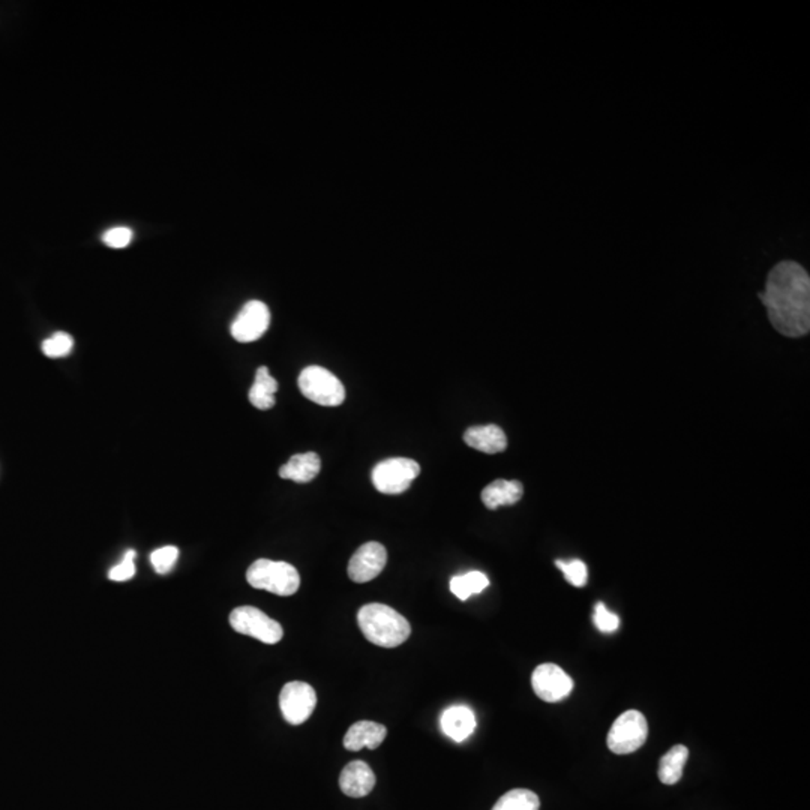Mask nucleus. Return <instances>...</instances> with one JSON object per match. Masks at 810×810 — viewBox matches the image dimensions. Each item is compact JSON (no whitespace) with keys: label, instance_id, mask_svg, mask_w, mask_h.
I'll use <instances>...</instances> for the list:
<instances>
[{"label":"nucleus","instance_id":"1","mask_svg":"<svg viewBox=\"0 0 810 810\" xmlns=\"http://www.w3.org/2000/svg\"><path fill=\"white\" fill-rule=\"evenodd\" d=\"M769 320L779 334L801 338L810 330V278L807 270L792 260H783L770 270L764 292L760 293Z\"/></svg>","mask_w":810,"mask_h":810},{"label":"nucleus","instance_id":"2","mask_svg":"<svg viewBox=\"0 0 810 810\" xmlns=\"http://www.w3.org/2000/svg\"><path fill=\"white\" fill-rule=\"evenodd\" d=\"M357 623L368 641L383 649L401 646L412 633L407 618L383 604L362 606L357 613Z\"/></svg>","mask_w":810,"mask_h":810},{"label":"nucleus","instance_id":"3","mask_svg":"<svg viewBox=\"0 0 810 810\" xmlns=\"http://www.w3.org/2000/svg\"><path fill=\"white\" fill-rule=\"evenodd\" d=\"M247 581L257 590H266L276 596H293L300 587L298 569L285 562L260 559L249 566Z\"/></svg>","mask_w":810,"mask_h":810},{"label":"nucleus","instance_id":"4","mask_svg":"<svg viewBox=\"0 0 810 810\" xmlns=\"http://www.w3.org/2000/svg\"><path fill=\"white\" fill-rule=\"evenodd\" d=\"M299 389L305 398L323 407H338L345 399V388L326 368L308 367L299 376Z\"/></svg>","mask_w":810,"mask_h":810},{"label":"nucleus","instance_id":"5","mask_svg":"<svg viewBox=\"0 0 810 810\" xmlns=\"http://www.w3.org/2000/svg\"><path fill=\"white\" fill-rule=\"evenodd\" d=\"M649 737V725L644 714L637 710H629L614 722L609 729V751L615 755H627L637 752Z\"/></svg>","mask_w":810,"mask_h":810},{"label":"nucleus","instance_id":"6","mask_svg":"<svg viewBox=\"0 0 810 810\" xmlns=\"http://www.w3.org/2000/svg\"><path fill=\"white\" fill-rule=\"evenodd\" d=\"M421 475V466L410 458H390L372 470V483L381 494H403Z\"/></svg>","mask_w":810,"mask_h":810},{"label":"nucleus","instance_id":"7","mask_svg":"<svg viewBox=\"0 0 810 810\" xmlns=\"http://www.w3.org/2000/svg\"><path fill=\"white\" fill-rule=\"evenodd\" d=\"M230 624L234 631L247 637L274 646L284 637L280 623L267 617L263 611L254 606H239L230 614Z\"/></svg>","mask_w":810,"mask_h":810},{"label":"nucleus","instance_id":"8","mask_svg":"<svg viewBox=\"0 0 810 810\" xmlns=\"http://www.w3.org/2000/svg\"><path fill=\"white\" fill-rule=\"evenodd\" d=\"M317 693L308 683L290 682L283 687L280 707L290 725H300L311 718L316 709Z\"/></svg>","mask_w":810,"mask_h":810},{"label":"nucleus","instance_id":"9","mask_svg":"<svg viewBox=\"0 0 810 810\" xmlns=\"http://www.w3.org/2000/svg\"><path fill=\"white\" fill-rule=\"evenodd\" d=\"M536 695L545 702H559L568 698L573 689V680L554 664L539 665L531 677Z\"/></svg>","mask_w":810,"mask_h":810},{"label":"nucleus","instance_id":"10","mask_svg":"<svg viewBox=\"0 0 810 810\" xmlns=\"http://www.w3.org/2000/svg\"><path fill=\"white\" fill-rule=\"evenodd\" d=\"M269 325V308L260 300H251L245 303L231 323V336L239 343H252L266 334Z\"/></svg>","mask_w":810,"mask_h":810},{"label":"nucleus","instance_id":"11","mask_svg":"<svg viewBox=\"0 0 810 810\" xmlns=\"http://www.w3.org/2000/svg\"><path fill=\"white\" fill-rule=\"evenodd\" d=\"M388 563V551L379 542H368L353 554L348 563V577L357 584H365L379 577Z\"/></svg>","mask_w":810,"mask_h":810},{"label":"nucleus","instance_id":"12","mask_svg":"<svg viewBox=\"0 0 810 810\" xmlns=\"http://www.w3.org/2000/svg\"><path fill=\"white\" fill-rule=\"evenodd\" d=\"M376 787V774L363 761H352L344 767L339 776V788L352 798L367 797Z\"/></svg>","mask_w":810,"mask_h":810},{"label":"nucleus","instance_id":"13","mask_svg":"<svg viewBox=\"0 0 810 810\" xmlns=\"http://www.w3.org/2000/svg\"><path fill=\"white\" fill-rule=\"evenodd\" d=\"M464 441L482 454H500L508 448V437L497 425L472 426L464 432Z\"/></svg>","mask_w":810,"mask_h":810},{"label":"nucleus","instance_id":"14","mask_svg":"<svg viewBox=\"0 0 810 810\" xmlns=\"http://www.w3.org/2000/svg\"><path fill=\"white\" fill-rule=\"evenodd\" d=\"M388 729L385 725L371 722V720H361L352 725L344 737V747L347 751L357 752L363 747L377 749L385 742Z\"/></svg>","mask_w":810,"mask_h":810},{"label":"nucleus","instance_id":"15","mask_svg":"<svg viewBox=\"0 0 810 810\" xmlns=\"http://www.w3.org/2000/svg\"><path fill=\"white\" fill-rule=\"evenodd\" d=\"M440 725L449 738L461 743L467 740L476 728V716L468 707L455 705L441 714Z\"/></svg>","mask_w":810,"mask_h":810},{"label":"nucleus","instance_id":"16","mask_svg":"<svg viewBox=\"0 0 810 810\" xmlns=\"http://www.w3.org/2000/svg\"><path fill=\"white\" fill-rule=\"evenodd\" d=\"M522 494L524 486L521 482L499 479L482 491V501L490 510H495L501 506L517 504L522 499Z\"/></svg>","mask_w":810,"mask_h":810},{"label":"nucleus","instance_id":"17","mask_svg":"<svg viewBox=\"0 0 810 810\" xmlns=\"http://www.w3.org/2000/svg\"><path fill=\"white\" fill-rule=\"evenodd\" d=\"M321 470V459L314 452L294 455L280 468V476L287 481L308 483L314 481Z\"/></svg>","mask_w":810,"mask_h":810},{"label":"nucleus","instance_id":"18","mask_svg":"<svg viewBox=\"0 0 810 810\" xmlns=\"http://www.w3.org/2000/svg\"><path fill=\"white\" fill-rule=\"evenodd\" d=\"M276 390H278V381L270 376L267 368L260 367L257 370L256 380L249 389L248 398L258 410H269L275 405Z\"/></svg>","mask_w":810,"mask_h":810},{"label":"nucleus","instance_id":"19","mask_svg":"<svg viewBox=\"0 0 810 810\" xmlns=\"http://www.w3.org/2000/svg\"><path fill=\"white\" fill-rule=\"evenodd\" d=\"M689 758V749L677 745L665 753L659 762V779L665 785H675L682 779L683 770Z\"/></svg>","mask_w":810,"mask_h":810},{"label":"nucleus","instance_id":"20","mask_svg":"<svg viewBox=\"0 0 810 810\" xmlns=\"http://www.w3.org/2000/svg\"><path fill=\"white\" fill-rule=\"evenodd\" d=\"M490 586V579L485 573L473 572L464 573L450 579V591L454 593L459 600H467L470 596L477 595L485 590Z\"/></svg>","mask_w":810,"mask_h":810},{"label":"nucleus","instance_id":"21","mask_svg":"<svg viewBox=\"0 0 810 810\" xmlns=\"http://www.w3.org/2000/svg\"><path fill=\"white\" fill-rule=\"evenodd\" d=\"M539 797L530 789H512L500 797L492 810H539Z\"/></svg>","mask_w":810,"mask_h":810},{"label":"nucleus","instance_id":"22","mask_svg":"<svg viewBox=\"0 0 810 810\" xmlns=\"http://www.w3.org/2000/svg\"><path fill=\"white\" fill-rule=\"evenodd\" d=\"M555 566L563 572L564 578L569 584L573 587H584L588 579V570H587L586 563H582L581 560H572V562H563L557 560Z\"/></svg>","mask_w":810,"mask_h":810},{"label":"nucleus","instance_id":"23","mask_svg":"<svg viewBox=\"0 0 810 810\" xmlns=\"http://www.w3.org/2000/svg\"><path fill=\"white\" fill-rule=\"evenodd\" d=\"M74 347V339L65 332H56L53 336L42 343V352L47 357L68 356Z\"/></svg>","mask_w":810,"mask_h":810},{"label":"nucleus","instance_id":"24","mask_svg":"<svg viewBox=\"0 0 810 810\" xmlns=\"http://www.w3.org/2000/svg\"><path fill=\"white\" fill-rule=\"evenodd\" d=\"M179 550L176 546H162L151 554V563L160 575L169 573L178 562Z\"/></svg>","mask_w":810,"mask_h":810},{"label":"nucleus","instance_id":"25","mask_svg":"<svg viewBox=\"0 0 810 810\" xmlns=\"http://www.w3.org/2000/svg\"><path fill=\"white\" fill-rule=\"evenodd\" d=\"M593 622H595L596 627L599 629L600 632L605 633L615 632L618 626H620V618H618L617 614L608 611L602 602L596 604Z\"/></svg>","mask_w":810,"mask_h":810},{"label":"nucleus","instance_id":"26","mask_svg":"<svg viewBox=\"0 0 810 810\" xmlns=\"http://www.w3.org/2000/svg\"><path fill=\"white\" fill-rule=\"evenodd\" d=\"M134 559H135V551H126L122 562H120L118 566H115V568L110 569L109 578H110L111 581H129V579L135 575V564H134Z\"/></svg>","mask_w":810,"mask_h":810},{"label":"nucleus","instance_id":"27","mask_svg":"<svg viewBox=\"0 0 810 810\" xmlns=\"http://www.w3.org/2000/svg\"><path fill=\"white\" fill-rule=\"evenodd\" d=\"M102 240L107 247L116 248V249L128 247L133 240V230L129 227H113V229L107 230L102 236Z\"/></svg>","mask_w":810,"mask_h":810}]
</instances>
